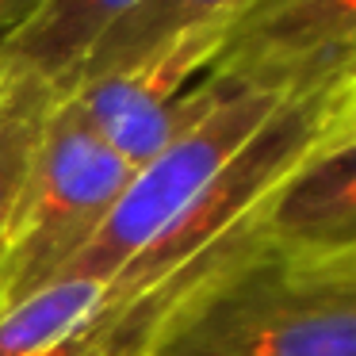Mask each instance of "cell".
Wrapping results in <instances>:
<instances>
[{"label": "cell", "instance_id": "ba28073f", "mask_svg": "<svg viewBox=\"0 0 356 356\" xmlns=\"http://www.w3.org/2000/svg\"><path fill=\"white\" fill-rule=\"evenodd\" d=\"M245 4L249 0H142L138 8L127 12V16L96 42L92 54H88L85 62L77 65V73L70 77V85L123 70L134 58H142V54H149V50H157L161 42L177 39L180 31L207 27V24H230ZM58 92H62V88H58Z\"/></svg>", "mask_w": 356, "mask_h": 356}, {"label": "cell", "instance_id": "5b68a950", "mask_svg": "<svg viewBox=\"0 0 356 356\" xmlns=\"http://www.w3.org/2000/svg\"><path fill=\"white\" fill-rule=\"evenodd\" d=\"M207 73L272 96L356 77V0H249Z\"/></svg>", "mask_w": 356, "mask_h": 356}, {"label": "cell", "instance_id": "8fae6325", "mask_svg": "<svg viewBox=\"0 0 356 356\" xmlns=\"http://www.w3.org/2000/svg\"><path fill=\"white\" fill-rule=\"evenodd\" d=\"M42 4L47 0H0V42L8 39V35H16Z\"/></svg>", "mask_w": 356, "mask_h": 356}, {"label": "cell", "instance_id": "3957f363", "mask_svg": "<svg viewBox=\"0 0 356 356\" xmlns=\"http://www.w3.org/2000/svg\"><path fill=\"white\" fill-rule=\"evenodd\" d=\"M215 100L188 131H180L161 154H154L142 169L131 172L115 207L104 226L58 280H92L108 287L146 245H154L203 192L218 180V172L249 146L268 115L287 100L238 81L215 77ZM54 280V284H58Z\"/></svg>", "mask_w": 356, "mask_h": 356}, {"label": "cell", "instance_id": "8992f818", "mask_svg": "<svg viewBox=\"0 0 356 356\" xmlns=\"http://www.w3.org/2000/svg\"><path fill=\"white\" fill-rule=\"evenodd\" d=\"M264 234L314 253H356V119L333 127L280 180Z\"/></svg>", "mask_w": 356, "mask_h": 356}, {"label": "cell", "instance_id": "7a4b0ae2", "mask_svg": "<svg viewBox=\"0 0 356 356\" xmlns=\"http://www.w3.org/2000/svg\"><path fill=\"white\" fill-rule=\"evenodd\" d=\"M131 172V165L85 123L70 96L58 92L12 211L0 314L50 287L70 268L104 226Z\"/></svg>", "mask_w": 356, "mask_h": 356}, {"label": "cell", "instance_id": "30bf717a", "mask_svg": "<svg viewBox=\"0 0 356 356\" xmlns=\"http://www.w3.org/2000/svg\"><path fill=\"white\" fill-rule=\"evenodd\" d=\"M54 100L58 88L50 81L0 62V272H4L12 211H16L35 146L42 138V127L54 111Z\"/></svg>", "mask_w": 356, "mask_h": 356}, {"label": "cell", "instance_id": "277c9868", "mask_svg": "<svg viewBox=\"0 0 356 356\" xmlns=\"http://www.w3.org/2000/svg\"><path fill=\"white\" fill-rule=\"evenodd\" d=\"M226 27L230 24L180 31L177 39L134 58L123 70L77 81L62 92L131 169H142L211 108L215 81L203 77L200 85H192V77L215 65Z\"/></svg>", "mask_w": 356, "mask_h": 356}, {"label": "cell", "instance_id": "9c48e42d", "mask_svg": "<svg viewBox=\"0 0 356 356\" xmlns=\"http://www.w3.org/2000/svg\"><path fill=\"white\" fill-rule=\"evenodd\" d=\"M104 284L58 280L0 314V356H73L96 318Z\"/></svg>", "mask_w": 356, "mask_h": 356}, {"label": "cell", "instance_id": "6da1fadb", "mask_svg": "<svg viewBox=\"0 0 356 356\" xmlns=\"http://www.w3.org/2000/svg\"><path fill=\"white\" fill-rule=\"evenodd\" d=\"M131 356H356V253H314L264 234L180 284Z\"/></svg>", "mask_w": 356, "mask_h": 356}, {"label": "cell", "instance_id": "52a82bcc", "mask_svg": "<svg viewBox=\"0 0 356 356\" xmlns=\"http://www.w3.org/2000/svg\"><path fill=\"white\" fill-rule=\"evenodd\" d=\"M142 0H47L16 35L0 42V62L65 88L92 47Z\"/></svg>", "mask_w": 356, "mask_h": 356}]
</instances>
